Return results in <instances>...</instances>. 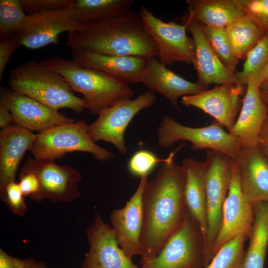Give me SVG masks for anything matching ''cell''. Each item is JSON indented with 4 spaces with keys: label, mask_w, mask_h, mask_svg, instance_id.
Wrapping results in <instances>:
<instances>
[{
    "label": "cell",
    "mask_w": 268,
    "mask_h": 268,
    "mask_svg": "<svg viewBox=\"0 0 268 268\" xmlns=\"http://www.w3.org/2000/svg\"><path fill=\"white\" fill-rule=\"evenodd\" d=\"M182 147L170 153L144 188L140 262L156 256L184 219V173L182 165L174 161L176 153Z\"/></svg>",
    "instance_id": "6da1fadb"
},
{
    "label": "cell",
    "mask_w": 268,
    "mask_h": 268,
    "mask_svg": "<svg viewBox=\"0 0 268 268\" xmlns=\"http://www.w3.org/2000/svg\"><path fill=\"white\" fill-rule=\"evenodd\" d=\"M66 45L112 56L157 57L158 51L138 13L131 12L68 33Z\"/></svg>",
    "instance_id": "7a4b0ae2"
},
{
    "label": "cell",
    "mask_w": 268,
    "mask_h": 268,
    "mask_svg": "<svg viewBox=\"0 0 268 268\" xmlns=\"http://www.w3.org/2000/svg\"><path fill=\"white\" fill-rule=\"evenodd\" d=\"M8 85L12 91L56 110L67 108L79 113L87 109L86 101L74 94L63 76L40 62L30 61L12 68Z\"/></svg>",
    "instance_id": "3957f363"
},
{
    "label": "cell",
    "mask_w": 268,
    "mask_h": 268,
    "mask_svg": "<svg viewBox=\"0 0 268 268\" xmlns=\"http://www.w3.org/2000/svg\"><path fill=\"white\" fill-rule=\"evenodd\" d=\"M40 62L63 76L73 91L82 94L92 114L98 115L114 103L134 95L129 84L100 71L82 67L72 60L54 56Z\"/></svg>",
    "instance_id": "277c9868"
},
{
    "label": "cell",
    "mask_w": 268,
    "mask_h": 268,
    "mask_svg": "<svg viewBox=\"0 0 268 268\" xmlns=\"http://www.w3.org/2000/svg\"><path fill=\"white\" fill-rule=\"evenodd\" d=\"M88 126L82 120L38 133L29 151L35 159L45 161H54L74 151L91 153L100 162L115 158L114 153L92 140L89 134Z\"/></svg>",
    "instance_id": "5b68a950"
},
{
    "label": "cell",
    "mask_w": 268,
    "mask_h": 268,
    "mask_svg": "<svg viewBox=\"0 0 268 268\" xmlns=\"http://www.w3.org/2000/svg\"><path fill=\"white\" fill-rule=\"evenodd\" d=\"M140 268H205V243L201 229L186 208L183 221L158 254Z\"/></svg>",
    "instance_id": "8992f818"
},
{
    "label": "cell",
    "mask_w": 268,
    "mask_h": 268,
    "mask_svg": "<svg viewBox=\"0 0 268 268\" xmlns=\"http://www.w3.org/2000/svg\"><path fill=\"white\" fill-rule=\"evenodd\" d=\"M180 140L192 143L193 150H214L235 160L241 148L233 135L223 129L218 122L200 128L182 125L169 116H165L157 129V142L167 148Z\"/></svg>",
    "instance_id": "52a82bcc"
},
{
    "label": "cell",
    "mask_w": 268,
    "mask_h": 268,
    "mask_svg": "<svg viewBox=\"0 0 268 268\" xmlns=\"http://www.w3.org/2000/svg\"><path fill=\"white\" fill-rule=\"evenodd\" d=\"M204 162L207 218L206 258L209 264L222 224L223 207L231 183L232 166V158L214 150H207Z\"/></svg>",
    "instance_id": "ba28073f"
},
{
    "label": "cell",
    "mask_w": 268,
    "mask_h": 268,
    "mask_svg": "<svg viewBox=\"0 0 268 268\" xmlns=\"http://www.w3.org/2000/svg\"><path fill=\"white\" fill-rule=\"evenodd\" d=\"M155 101L154 93L148 90L134 99L114 103L101 112L97 119L88 126L90 137L94 142L111 143L121 154H127L124 134L127 127L138 112L152 106Z\"/></svg>",
    "instance_id": "9c48e42d"
},
{
    "label": "cell",
    "mask_w": 268,
    "mask_h": 268,
    "mask_svg": "<svg viewBox=\"0 0 268 268\" xmlns=\"http://www.w3.org/2000/svg\"><path fill=\"white\" fill-rule=\"evenodd\" d=\"M138 14L157 45V57L163 65L167 66L177 62L193 64L195 45L193 38L187 35L185 24L163 21L143 6L140 7Z\"/></svg>",
    "instance_id": "30bf717a"
},
{
    "label": "cell",
    "mask_w": 268,
    "mask_h": 268,
    "mask_svg": "<svg viewBox=\"0 0 268 268\" xmlns=\"http://www.w3.org/2000/svg\"><path fill=\"white\" fill-rule=\"evenodd\" d=\"M21 170L32 172L38 178L40 187L38 202L44 200L70 202L80 196L78 183L82 176L72 167L29 157Z\"/></svg>",
    "instance_id": "8fae6325"
},
{
    "label": "cell",
    "mask_w": 268,
    "mask_h": 268,
    "mask_svg": "<svg viewBox=\"0 0 268 268\" xmlns=\"http://www.w3.org/2000/svg\"><path fill=\"white\" fill-rule=\"evenodd\" d=\"M73 6L29 15L24 27L16 34L18 45L36 49L58 44L59 35L75 31L80 25Z\"/></svg>",
    "instance_id": "7c38bea8"
},
{
    "label": "cell",
    "mask_w": 268,
    "mask_h": 268,
    "mask_svg": "<svg viewBox=\"0 0 268 268\" xmlns=\"http://www.w3.org/2000/svg\"><path fill=\"white\" fill-rule=\"evenodd\" d=\"M232 166L231 183L223 207L221 226L212 249L213 258L224 245L239 235L249 237L254 222L253 205L241 190L238 166L233 159Z\"/></svg>",
    "instance_id": "4fadbf2b"
},
{
    "label": "cell",
    "mask_w": 268,
    "mask_h": 268,
    "mask_svg": "<svg viewBox=\"0 0 268 268\" xmlns=\"http://www.w3.org/2000/svg\"><path fill=\"white\" fill-rule=\"evenodd\" d=\"M0 105L11 113L13 125L31 132H43L54 127L75 122L59 112L23 94L1 88Z\"/></svg>",
    "instance_id": "5bb4252c"
},
{
    "label": "cell",
    "mask_w": 268,
    "mask_h": 268,
    "mask_svg": "<svg viewBox=\"0 0 268 268\" xmlns=\"http://www.w3.org/2000/svg\"><path fill=\"white\" fill-rule=\"evenodd\" d=\"M86 233L89 249L80 268H139L119 246L112 227L98 213Z\"/></svg>",
    "instance_id": "9a60e30c"
},
{
    "label": "cell",
    "mask_w": 268,
    "mask_h": 268,
    "mask_svg": "<svg viewBox=\"0 0 268 268\" xmlns=\"http://www.w3.org/2000/svg\"><path fill=\"white\" fill-rule=\"evenodd\" d=\"M244 85L228 83L218 85L195 95L183 96L181 103L202 110L230 133L242 104Z\"/></svg>",
    "instance_id": "2e32d148"
},
{
    "label": "cell",
    "mask_w": 268,
    "mask_h": 268,
    "mask_svg": "<svg viewBox=\"0 0 268 268\" xmlns=\"http://www.w3.org/2000/svg\"><path fill=\"white\" fill-rule=\"evenodd\" d=\"M135 192L122 208L114 209L110 215L117 241L128 257L140 255L143 226L142 195L148 176L140 177Z\"/></svg>",
    "instance_id": "e0dca14e"
},
{
    "label": "cell",
    "mask_w": 268,
    "mask_h": 268,
    "mask_svg": "<svg viewBox=\"0 0 268 268\" xmlns=\"http://www.w3.org/2000/svg\"><path fill=\"white\" fill-rule=\"evenodd\" d=\"M184 24L191 33L194 43L193 64L197 72L198 82L207 87L211 84H240L235 72L228 69L214 53L205 35L204 26L188 16Z\"/></svg>",
    "instance_id": "ac0fdd59"
},
{
    "label": "cell",
    "mask_w": 268,
    "mask_h": 268,
    "mask_svg": "<svg viewBox=\"0 0 268 268\" xmlns=\"http://www.w3.org/2000/svg\"><path fill=\"white\" fill-rule=\"evenodd\" d=\"M72 61L85 68L100 71L129 84L141 83L147 59L132 56H112L80 48L71 49Z\"/></svg>",
    "instance_id": "d6986e66"
},
{
    "label": "cell",
    "mask_w": 268,
    "mask_h": 268,
    "mask_svg": "<svg viewBox=\"0 0 268 268\" xmlns=\"http://www.w3.org/2000/svg\"><path fill=\"white\" fill-rule=\"evenodd\" d=\"M246 86L239 115L229 133L241 148L257 145L268 111L261 97L257 78L250 76Z\"/></svg>",
    "instance_id": "ffe728a7"
},
{
    "label": "cell",
    "mask_w": 268,
    "mask_h": 268,
    "mask_svg": "<svg viewBox=\"0 0 268 268\" xmlns=\"http://www.w3.org/2000/svg\"><path fill=\"white\" fill-rule=\"evenodd\" d=\"M141 83L149 91L163 95L179 111L181 109L178 100L180 97L195 95L207 88L198 82L183 78L163 65L156 57L147 58Z\"/></svg>",
    "instance_id": "44dd1931"
},
{
    "label": "cell",
    "mask_w": 268,
    "mask_h": 268,
    "mask_svg": "<svg viewBox=\"0 0 268 268\" xmlns=\"http://www.w3.org/2000/svg\"><path fill=\"white\" fill-rule=\"evenodd\" d=\"M235 160L241 188L247 200L253 205L268 201V160L257 146L241 148Z\"/></svg>",
    "instance_id": "7402d4cb"
},
{
    "label": "cell",
    "mask_w": 268,
    "mask_h": 268,
    "mask_svg": "<svg viewBox=\"0 0 268 268\" xmlns=\"http://www.w3.org/2000/svg\"><path fill=\"white\" fill-rule=\"evenodd\" d=\"M37 137L32 132L14 125L0 132V198L6 186L15 182L21 161Z\"/></svg>",
    "instance_id": "603a6c76"
},
{
    "label": "cell",
    "mask_w": 268,
    "mask_h": 268,
    "mask_svg": "<svg viewBox=\"0 0 268 268\" xmlns=\"http://www.w3.org/2000/svg\"><path fill=\"white\" fill-rule=\"evenodd\" d=\"M182 166L185 177L184 197L186 208L201 229L206 252L207 218L204 162L187 158L183 160Z\"/></svg>",
    "instance_id": "cb8c5ba5"
},
{
    "label": "cell",
    "mask_w": 268,
    "mask_h": 268,
    "mask_svg": "<svg viewBox=\"0 0 268 268\" xmlns=\"http://www.w3.org/2000/svg\"><path fill=\"white\" fill-rule=\"evenodd\" d=\"M188 16L205 27L225 28L245 15L232 0H188Z\"/></svg>",
    "instance_id": "d4e9b609"
},
{
    "label": "cell",
    "mask_w": 268,
    "mask_h": 268,
    "mask_svg": "<svg viewBox=\"0 0 268 268\" xmlns=\"http://www.w3.org/2000/svg\"><path fill=\"white\" fill-rule=\"evenodd\" d=\"M254 222L250 242L240 268H264L268 247V201L253 205Z\"/></svg>",
    "instance_id": "484cf974"
},
{
    "label": "cell",
    "mask_w": 268,
    "mask_h": 268,
    "mask_svg": "<svg viewBox=\"0 0 268 268\" xmlns=\"http://www.w3.org/2000/svg\"><path fill=\"white\" fill-rule=\"evenodd\" d=\"M134 2V0H77L73 8L81 24H90L131 12Z\"/></svg>",
    "instance_id": "4316f807"
},
{
    "label": "cell",
    "mask_w": 268,
    "mask_h": 268,
    "mask_svg": "<svg viewBox=\"0 0 268 268\" xmlns=\"http://www.w3.org/2000/svg\"><path fill=\"white\" fill-rule=\"evenodd\" d=\"M225 30L232 51L239 60L246 58L264 35L256 24L246 15L226 27Z\"/></svg>",
    "instance_id": "83f0119b"
},
{
    "label": "cell",
    "mask_w": 268,
    "mask_h": 268,
    "mask_svg": "<svg viewBox=\"0 0 268 268\" xmlns=\"http://www.w3.org/2000/svg\"><path fill=\"white\" fill-rule=\"evenodd\" d=\"M28 17L20 0H0V37L16 34L24 27Z\"/></svg>",
    "instance_id": "f1b7e54d"
},
{
    "label": "cell",
    "mask_w": 268,
    "mask_h": 268,
    "mask_svg": "<svg viewBox=\"0 0 268 268\" xmlns=\"http://www.w3.org/2000/svg\"><path fill=\"white\" fill-rule=\"evenodd\" d=\"M268 63V32L248 53L243 69L235 72L239 83L246 85L250 76L254 75L257 79Z\"/></svg>",
    "instance_id": "f546056e"
},
{
    "label": "cell",
    "mask_w": 268,
    "mask_h": 268,
    "mask_svg": "<svg viewBox=\"0 0 268 268\" xmlns=\"http://www.w3.org/2000/svg\"><path fill=\"white\" fill-rule=\"evenodd\" d=\"M242 234L224 245L205 268H240L245 254V242L248 238Z\"/></svg>",
    "instance_id": "4dcf8cb0"
},
{
    "label": "cell",
    "mask_w": 268,
    "mask_h": 268,
    "mask_svg": "<svg viewBox=\"0 0 268 268\" xmlns=\"http://www.w3.org/2000/svg\"><path fill=\"white\" fill-rule=\"evenodd\" d=\"M209 43L221 63L230 71L235 72L239 59L234 55L225 28L204 26Z\"/></svg>",
    "instance_id": "1f68e13d"
},
{
    "label": "cell",
    "mask_w": 268,
    "mask_h": 268,
    "mask_svg": "<svg viewBox=\"0 0 268 268\" xmlns=\"http://www.w3.org/2000/svg\"><path fill=\"white\" fill-rule=\"evenodd\" d=\"M258 26L264 35L268 32V0H232Z\"/></svg>",
    "instance_id": "d6a6232c"
},
{
    "label": "cell",
    "mask_w": 268,
    "mask_h": 268,
    "mask_svg": "<svg viewBox=\"0 0 268 268\" xmlns=\"http://www.w3.org/2000/svg\"><path fill=\"white\" fill-rule=\"evenodd\" d=\"M168 160L160 159L150 151L141 149L135 152L129 160L128 167L130 173L134 176H148L149 173L159 163H164Z\"/></svg>",
    "instance_id": "836d02e7"
},
{
    "label": "cell",
    "mask_w": 268,
    "mask_h": 268,
    "mask_svg": "<svg viewBox=\"0 0 268 268\" xmlns=\"http://www.w3.org/2000/svg\"><path fill=\"white\" fill-rule=\"evenodd\" d=\"M24 197L18 183L15 181L6 186L3 196L0 200L6 203L11 212L22 216L27 210Z\"/></svg>",
    "instance_id": "e575fe53"
},
{
    "label": "cell",
    "mask_w": 268,
    "mask_h": 268,
    "mask_svg": "<svg viewBox=\"0 0 268 268\" xmlns=\"http://www.w3.org/2000/svg\"><path fill=\"white\" fill-rule=\"evenodd\" d=\"M74 0H20L24 12L28 15L71 7Z\"/></svg>",
    "instance_id": "d590c367"
},
{
    "label": "cell",
    "mask_w": 268,
    "mask_h": 268,
    "mask_svg": "<svg viewBox=\"0 0 268 268\" xmlns=\"http://www.w3.org/2000/svg\"><path fill=\"white\" fill-rule=\"evenodd\" d=\"M18 183L24 197L37 201L40 187L39 180L34 173L20 170Z\"/></svg>",
    "instance_id": "8d00e7d4"
},
{
    "label": "cell",
    "mask_w": 268,
    "mask_h": 268,
    "mask_svg": "<svg viewBox=\"0 0 268 268\" xmlns=\"http://www.w3.org/2000/svg\"><path fill=\"white\" fill-rule=\"evenodd\" d=\"M16 34L0 38V80L5 68L14 51L19 47Z\"/></svg>",
    "instance_id": "74e56055"
},
{
    "label": "cell",
    "mask_w": 268,
    "mask_h": 268,
    "mask_svg": "<svg viewBox=\"0 0 268 268\" xmlns=\"http://www.w3.org/2000/svg\"><path fill=\"white\" fill-rule=\"evenodd\" d=\"M36 264L32 258H16L0 249V268H34Z\"/></svg>",
    "instance_id": "f35d334b"
},
{
    "label": "cell",
    "mask_w": 268,
    "mask_h": 268,
    "mask_svg": "<svg viewBox=\"0 0 268 268\" xmlns=\"http://www.w3.org/2000/svg\"><path fill=\"white\" fill-rule=\"evenodd\" d=\"M257 146L268 160V111Z\"/></svg>",
    "instance_id": "ab89813d"
},
{
    "label": "cell",
    "mask_w": 268,
    "mask_h": 268,
    "mask_svg": "<svg viewBox=\"0 0 268 268\" xmlns=\"http://www.w3.org/2000/svg\"><path fill=\"white\" fill-rule=\"evenodd\" d=\"M13 123V118L9 110L5 106L0 105V128L1 130L10 127Z\"/></svg>",
    "instance_id": "60d3db41"
},
{
    "label": "cell",
    "mask_w": 268,
    "mask_h": 268,
    "mask_svg": "<svg viewBox=\"0 0 268 268\" xmlns=\"http://www.w3.org/2000/svg\"><path fill=\"white\" fill-rule=\"evenodd\" d=\"M258 81L260 86L262 83L268 82V63L261 72Z\"/></svg>",
    "instance_id": "b9f144b4"
},
{
    "label": "cell",
    "mask_w": 268,
    "mask_h": 268,
    "mask_svg": "<svg viewBox=\"0 0 268 268\" xmlns=\"http://www.w3.org/2000/svg\"><path fill=\"white\" fill-rule=\"evenodd\" d=\"M261 97L268 110V89L260 88Z\"/></svg>",
    "instance_id": "7bdbcfd3"
},
{
    "label": "cell",
    "mask_w": 268,
    "mask_h": 268,
    "mask_svg": "<svg viewBox=\"0 0 268 268\" xmlns=\"http://www.w3.org/2000/svg\"><path fill=\"white\" fill-rule=\"evenodd\" d=\"M34 268H46L45 264L42 262H36Z\"/></svg>",
    "instance_id": "ee69618b"
},
{
    "label": "cell",
    "mask_w": 268,
    "mask_h": 268,
    "mask_svg": "<svg viewBox=\"0 0 268 268\" xmlns=\"http://www.w3.org/2000/svg\"><path fill=\"white\" fill-rule=\"evenodd\" d=\"M260 88L268 89V82H266L261 84Z\"/></svg>",
    "instance_id": "f6af8a7d"
}]
</instances>
